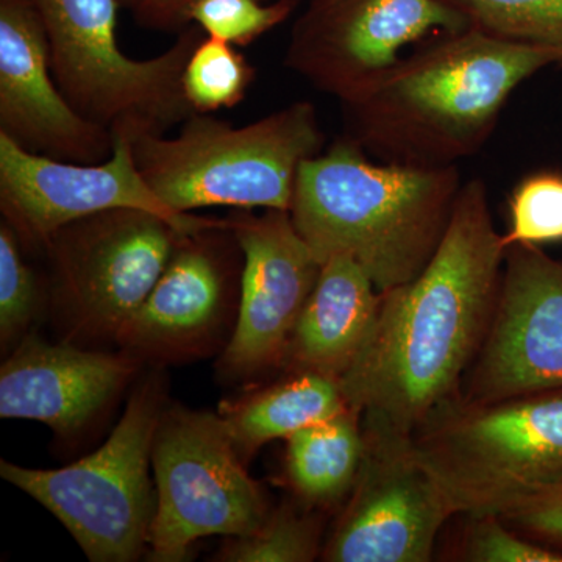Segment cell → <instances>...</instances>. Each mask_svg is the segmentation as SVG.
Segmentation results:
<instances>
[{
	"label": "cell",
	"instance_id": "4316f807",
	"mask_svg": "<svg viewBox=\"0 0 562 562\" xmlns=\"http://www.w3.org/2000/svg\"><path fill=\"white\" fill-rule=\"evenodd\" d=\"M458 560L471 562H562V552L513 530L495 514L465 516Z\"/></svg>",
	"mask_w": 562,
	"mask_h": 562
},
{
	"label": "cell",
	"instance_id": "ba28073f",
	"mask_svg": "<svg viewBox=\"0 0 562 562\" xmlns=\"http://www.w3.org/2000/svg\"><path fill=\"white\" fill-rule=\"evenodd\" d=\"M151 471L157 512L147 543L150 561H183L199 539L249 535L271 513L216 414L165 409L155 432Z\"/></svg>",
	"mask_w": 562,
	"mask_h": 562
},
{
	"label": "cell",
	"instance_id": "f1b7e54d",
	"mask_svg": "<svg viewBox=\"0 0 562 562\" xmlns=\"http://www.w3.org/2000/svg\"><path fill=\"white\" fill-rule=\"evenodd\" d=\"M198 0H127L139 25L149 31H183L190 24V11Z\"/></svg>",
	"mask_w": 562,
	"mask_h": 562
},
{
	"label": "cell",
	"instance_id": "7402d4cb",
	"mask_svg": "<svg viewBox=\"0 0 562 562\" xmlns=\"http://www.w3.org/2000/svg\"><path fill=\"white\" fill-rule=\"evenodd\" d=\"M257 69L225 41L203 36L183 70V91L195 113L235 109L246 99Z\"/></svg>",
	"mask_w": 562,
	"mask_h": 562
},
{
	"label": "cell",
	"instance_id": "5bb4252c",
	"mask_svg": "<svg viewBox=\"0 0 562 562\" xmlns=\"http://www.w3.org/2000/svg\"><path fill=\"white\" fill-rule=\"evenodd\" d=\"M243 251L238 317L221 369L246 379L283 364L295 324L316 286L319 258L302 238L290 211L249 210L228 217Z\"/></svg>",
	"mask_w": 562,
	"mask_h": 562
},
{
	"label": "cell",
	"instance_id": "ac0fdd59",
	"mask_svg": "<svg viewBox=\"0 0 562 562\" xmlns=\"http://www.w3.org/2000/svg\"><path fill=\"white\" fill-rule=\"evenodd\" d=\"M380 303L382 292L357 261L328 258L292 331L283 364L341 380L368 342Z\"/></svg>",
	"mask_w": 562,
	"mask_h": 562
},
{
	"label": "cell",
	"instance_id": "ffe728a7",
	"mask_svg": "<svg viewBox=\"0 0 562 562\" xmlns=\"http://www.w3.org/2000/svg\"><path fill=\"white\" fill-rule=\"evenodd\" d=\"M286 475L303 502L330 506L350 494L364 457L361 414L347 409L286 439Z\"/></svg>",
	"mask_w": 562,
	"mask_h": 562
},
{
	"label": "cell",
	"instance_id": "9a60e30c",
	"mask_svg": "<svg viewBox=\"0 0 562 562\" xmlns=\"http://www.w3.org/2000/svg\"><path fill=\"white\" fill-rule=\"evenodd\" d=\"M243 251L228 220L181 236L146 301L117 335L128 355L172 360L210 341L241 283Z\"/></svg>",
	"mask_w": 562,
	"mask_h": 562
},
{
	"label": "cell",
	"instance_id": "3957f363",
	"mask_svg": "<svg viewBox=\"0 0 562 562\" xmlns=\"http://www.w3.org/2000/svg\"><path fill=\"white\" fill-rule=\"evenodd\" d=\"M461 188L457 166L379 161L342 136L303 162L290 214L321 262L349 257L384 292L431 260Z\"/></svg>",
	"mask_w": 562,
	"mask_h": 562
},
{
	"label": "cell",
	"instance_id": "2e32d148",
	"mask_svg": "<svg viewBox=\"0 0 562 562\" xmlns=\"http://www.w3.org/2000/svg\"><path fill=\"white\" fill-rule=\"evenodd\" d=\"M0 133L55 160L94 165L113 154V133L58 90L38 0H0Z\"/></svg>",
	"mask_w": 562,
	"mask_h": 562
},
{
	"label": "cell",
	"instance_id": "6da1fadb",
	"mask_svg": "<svg viewBox=\"0 0 562 562\" xmlns=\"http://www.w3.org/2000/svg\"><path fill=\"white\" fill-rule=\"evenodd\" d=\"M506 249L486 184L465 181L431 260L408 283L382 292L371 336L339 380L362 430L413 436L460 397L490 327Z\"/></svg>",
	"mask_w": 562,
	"mask_h": 562
},
{
	"label": "cell",
	"instance_id": "44dd1931",
	"mask_svg": "<svg viewBox=\"0 0 562 562\" xmlns=\"http://www.w3.org/2000/svg\"><path fill=\"white\" fill-rule=\"evenodd\" d=\"M480 31L552 52L562 66V0H446Z\"/></svg>",
	"mask_w": 562,
	"mask_h": 562
},
{
	"label": "cell",
	"instance_id": "4fadbf2b",
	"mask_svg": "<svg viewBox=\"0 0 562 562\" xmlns=\"http://www.w3.org/2000/svg\"><path fill=\"white\" fill-rule=\"evenodd\" d=\"M562 390V262L539 246L506 249L490 327L460 397L491 403Z\"/></svg>",
	"mask_w": 562,
	"mask_h": 562
},
{
	"label": "cell",
	"instance_id": "d4e9b609",
	"mask_svg": "<svg viewBox=\"0 0 562 562\" xmlns=\"http://www.w3.org/2000/svg\"><path fill=\"white\" fill-rule=\"evenodd\" d=\"M198 0L190 11V21L206 36L225 41L236 47L249 46L265 33L283 24L297 9L301 0Z\"/></svg>",
	"mask_w": 562,
	"mask_h": 562
},
{
	"label": "cell",
	"instance_id": "e0dca14e",
	"mask_svg": "<svg viewBox=\"0 0 562 562\" xmlns=\"http://www.w3.org/2000/svg\"><path fill=\"white\" fill-rule=\"evenodd\" d=\"M138 366V358L128 353L25 335L0 368V417L36 420L58 435H72L124 390Z\"/></svg>",
	"mask_w": 562,
	"mask_h": 562
},
{
	"label": "cell",
	"instance_id": "7c38bea8",
	"mask_svg": "<svg viewBox=\"0 0 562 562\" xmlns=\"http://www.w3.org/2000/svg\"><path fill=\"white\" fill-rule=\"evenodd\" d=\"M0 209L21 243L43 249L70 222L117 209L149 211L181 233L216 220L169 209L144 179L127 138H114L109 160L81 165L22 149L0 133Z\"/></svg>",
	"mask_w": 562,
	"mask_h": 562
},
{
	"label": "cell",
	"instance_id": "52a82bcc",
	"mask_svg": "<svg viewBox=\"0 0 562 562\" xmlns=\"http://www.w3.org/2000/svg\"><path fill=\"white\" fill-rule=\"evenodd\" d=\"M165 395L158 376L136 386L101 449L66 468L0 461V475L54 514L92 562L138 560L157 512L151 449Z\"/></svg>",
	"mask_w": 562,
	"mask_h": 562
},
{
	"label": "cell",
	"instance_id": "484cf974",
	"mask_svg": "<svg viewBox=\"0 0 562 562\" xmlns=\"http://www.w3.org/2000/svg\"><path fill=\"white\" fill-rule=\"evenodd\" d=\"M35 272L24 260L21 241L9 222L0 225V341L2 346L24 338L38 308Z\"/></svg>",
	"mask_w": 562,
	"mask_h": 562
},
{
	"label": "cell",
	"instance_id": "f546056e",
	"mask_svg": "<svg viewBox=\"0 0 562 562\" xmlns=\"http://www.w3.org/2000/svg\"><path fill=\"white\" fill-rule=\"evenodd\" d=\"M121 2H122V3H125V2H127V0H121Z\"/></svg>",
	"mask_w": 562,
	"mask_h": 562
},
{
	"label": "cell",
	"instance_id": "83f0119b",
	"mask_svg": "<svg viewBox=\"0 0 562 562\" xmlns=\"http://www.w3.org/2000/svg\"><path fill=\"white\" fill-rule=\"evenodd\" d=\"M497 516L528 539L562 552V476L525 491Z\"/></svg>",
	"mask_w": 562,
	"mask_h": 562
},
{
	"label": "cell",
	"instance_id": "9c48e42d",
	"mask_svg": "<svg viewBox=\"0 0 562 562\" xmlns=\"http://www.w3.org/2000/svg\"><path fill=\"white\" fill-rule=\"evenodd\" d=\"M183 235L157 214L133 209L91 214L55 233L43 249L55 305L70 331L116 341Z\"/></svg>",
	"mask_w": 562,
	"mask_h": 562
},
{
	"label": "cell",
	"instance_id": "277c9868",
	"mask_svg": "<svg viewBox=\"0 0 562 562\" xmlns=\"http://www.w3.org/2000/svg\"><path fill=\"white\" fill-rule=\"evenodd\" d=\"M144 179L180 214L210 206L290 211L303 162L324 149L325 135L312 102H294L235 127L194 113L179 135L131 140Z\"/></svg>",
	"mask_w": 562,
	"mask_h": 562
},
{
	"label": "cell",
	"instance_id": "5b68a950",
	"mask_svg": "<svg viewBox=\"0 0 562 562\" xmlns=\"http://www.w3.org/2000/svg\"><path fill=\"white\" fill-rule=\"evenodd\" d=\"M120 3L38 0L52 76L69 105L114 138L166 135L195 113L184 95L183 70L205 32L183 29L158 57L135 60L117 41Z\"/></svg>",
	"mask_w": 562,
	"mask_h": 562
},
{
	"label": "cell",
	"instance_id": "30bf717a",
	"mask_svg": "<svg viewBox=\"0 0 562 562\" xmlns=\"http://www.w3.org/2000/svg\"><path fill=\"white\" fill-rule=\"evenodd\" d=\"M468 27L446 0H312L292 29L284 66L349 102L382 79L409 44Z\"/></svg>",
	"mask_w": 562,
	"mask_h": 562
},
{
	"label": "cell",
	"instance_id": "d6986e66",
	"mask_svg": "<svg viewBox=\"0 0 562 562\" xmlns=\"http://www.w3.org/2000/svg\"><path fill=\"white\" fill-rule=\"evenodd\" d=\"M349 408L339 379L294 371L288 379L225 406L221 416L238 452L249 458L273 439H288Z\"/></svg>",
	"mask_w": 562,
	"mask_h": 562
},
{
	"label": "cell",
	"instance_id": "cb8c5ba5",
	"mask_svg": "<svg viewBox=\"0 0 562 562\" xmlns=\"http://www.w3.org/2000/svg\"><path fill=\"white\" fill-rule=\"evenodd\" d=\"M508 214L506 247L562 243V173L536 172L520 180L509 195Z\"/></svg>",
	"mask_w": 562,
	"mask_h": 562
},
{
	"label": "cell",
	"instance_id": "7a4b0ae2",
	"mask_svg": "<svg viewBox=\"0 0 562 562\" xmlns=\"http://www.w3.org/2000/svg\"><path fill=\"white\" fill-rule=\"evenodd\" d=\"M552 52L480 29L441 33L341 103L346 132L375 160L446 168L480 151L503 106Z\"/></svg>",
	"mask_w": 562,
	"mask_h": 562
},
{
	"label": "cell",
	"instance_id": "8992f818",
	"mask_svg": "<svg viewBox=\"0 0 562 562\" xmlns=\"http://www.w3.org/2000/svg\"><path fill=\"white\" fill-rule=\"evenodd\" d=\"M458 516L495 514L562 476V390L491 403H443L413 435Z\"/></svg>",
	"mask_w": 562,
	"mask_h": 562
},
{
	"label": "cell",
	"instance_id": "8fae6325",
	"mask_svg": "<svg viewBox=\"0 0 562 562\" xmlns=\"http://www.w3.org/2000/svg\"><path fill=\"white\" fill-rule=\"evenodd\" d=\"M364 431V430H362ZM364 457L322 560L428 562L452 501L422 462L413 436L364 431Z\"/></svg>",
	"mask_w": 562,
	"mask_h": 562
},
{
	"label": "cell",
	"instance_id": "603a6c76",
	"mask_svg": "<svg viewBox=\"0 0 562 562\" xmlns=\"http://www.w3.org/2000/svg\"><path fill=\"white\" fill-rule=\"evenodd\" d=\"M321 552L317 517L283 505L269 513L260 528L232 536L217 552L224 562H312Z\"/></svg>",
	"mask_w": 562,
	"mask_h": 562
}]
</instances>
